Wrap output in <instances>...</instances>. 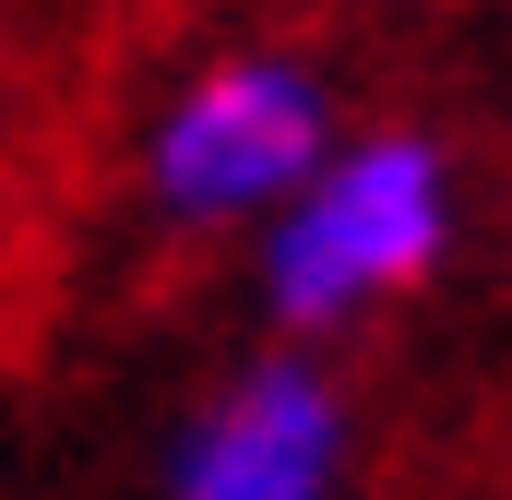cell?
I'll use <instances>...</instances> for the list:
<instances>
[{
	"instance_id": "1",
	"label": "cell",
	"mask_w": 512,
	"mask_h": 500,
	"mask_svg": "<svg viewBox=\"0 0 512 500\" xmlns=\"http://www.w3.org/2000/svg\"><path fill=\"white\" fill-rule=\"evenodd\" d=\"M477 227V179L465 143L429 120H346L334 155L239 239V298L274 346H358L405 322Z\"/></svg>"
},
{
	"instance_id": "3",
	"label": "cell",
	"mask_w": 512,
	"mask_h": 500,
	"mask_svg": "<svg viewBox=\"0 0 512 500\" xmlns=\"http://www.w3.org/2000/svg\"><path fill=\"white\" fill-rule=\"evenodd\" d=\"M358 477H370V405L346 358L274 334L215 358L155 417L143 453V500H358Z\"/></svg>"
},
{
	"instance_id": "4",
	"label": "cell",
	"mask_w": 512,
	"mask_h": 500,
	"mask_svg": "<svg viewBox=\"0 0 512 500\" xmlns=\"http://www.w3.org/2000/svg\"><path fill=\"white\" fill-rule=\"evenodd\" d=\"M0 96H12V0H0Z\"/></svg>"
},
{
	"instance_id": "2",
	"label": "cell",
	"mask_w": 512,
	"mask_h": 500,
	"mask_svg": "<svg viewBox=\"0 0 512 500\" xmlns=\"http://www.w3.org/2000/svg\"><path fill=\"white\" fill-rule=\"evenodd\" d=\"M358 120L334 60L286 24H227L179 48L120 120V215L167 250H239Z\"/></svg>"
}]
</instances>
